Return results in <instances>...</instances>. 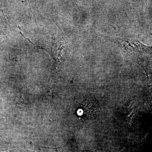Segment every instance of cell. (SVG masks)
Returning a JSON list of instances; mask_svg holds the SVG:
<instances>
[{
  "mask_svg": "<svg viewBox=\"0 0 152 152\" xmlns=\"http://www.w3.org/2000/svg\"><path fill=\"white\" fill-rule=\"evenodd\" d=\"M98 110L97 104L94 101L86 100L82 103L80 108V115L86 119L93 118Z\"/></svg>",
  "mask_w": 152,
  "mask_h": 152,
  "instance_id": "obj_1",
  "label": "cell"
}]
</instances>
